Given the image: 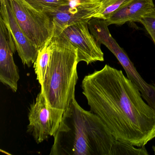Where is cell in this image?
<instances>
[{
  "instance_id": "cell-3",
  "label": "cell",
  "mask_w": 155,
  "mask_h": 155,
  "mask_svg": "<svg viewBox=\"0 0 155 155\" xmlns=\"http://www.w3.org/2000/svg\"><path fill=\"white\" fill-rule=\"evenodd\" d=\"M53 50L41 90L49 107L65 110L75 97L78 81V51L54 29Z\"/></svg>"
},
{
  "instance_id": "cell-10",
  "label": "cell",
  "mask_w": 155,
  "mask_h": 155,
  "mask_svg": "<svg viewBox=\"0 0 155 155\" xmlns=\"http://www.w3.org/2000/svg\"><path fill=\"white\" fill-rule=\"evenodd\" d=\"M107 48L114 54L126 71L127 78L137 87L144 100L155 109V85L149 84L138 72L127 53L114 41Z\"/></svg>"
},
{
  "instance_id": "cell-15",
  "label": "cell",
  "mask_w": 155,
  "mask_h": 155,
  "mask_svg": "<svg viewBox=\"0 0 155 155\" xmlns=\"http://www.w3.org/2000/svg\"><path fill=\"white\" fill-rule=\"evenodd\" d=\"M30 6L37 10L50 12L58 7L70 4L68 0H24Z\"/></svg>"
},
{
  "instance_id": "cell-14",
  "label": "cell",
  "mask_w": 155,
  "mask_h": 155,
  "mask_svg": "<svg viewBox=\"0 0 155 155\" xmlns=\"http://www.w3.org/2000/svg\"><path fill=\"white\" fill-rule=\"evenodd\" d=\"M149 155L145 147L135 148V146L115 140L112 147L111 155Z\"/></svg>"
},
{
  "instance_id": "cell-13",
  "label": "cell",
  "mask_w": 155,
  "mask_h": 155,
  "mask_svg": "<svg viewBox=\"0 0 155 155\" xmlns=\"http://www.w3.org/2000/svg\"><path fill=\"white\" fill-rule=\"evenodd\" d=\"M130 0H101V6L93 18L107 19L113 12L122 7Z\"/></svg>"
},
{
  "instance_id": "cell-16",
  "label": "cell",
  "mask_w": 155,
  "mask_h": 155,
  "mask_svg": "<svg viewBox=\"0 0 155 155\" xmlns=\"http://www.w3.org/2000/svg\"><path fill=\"white\" fill-rule=\"evenodd\" d=\"M139 22L144 26L155 45V10L142 17Z\"/></svg>"
},
{
  "instance_id": "cell-5",
  "label": "cell",
  "mask_w": 155,
  "mask_h": 155,
  "mask_svg": "<svg viewBox=\"0 0 155 155\" xmlns=\"http://www.w3.org/2000/svg\"><path fill=\"white\" fill-rule=\"evenodd\" d=\"M64 111L49 107L41 90L29 109L27 132L38 144L53 137L58 129Z\"/></svg>"
},
{
  "instance_id": "cell-4",
  "label": "cell",
  "mask_w": 155,
  "mask_h": 155,
  "mask_svg": "<svg viewBox=\"0 0 155 155\" xmlns=\"http://www.w3.org/2000/svg\"><path fill=\"white\" fill-rule=\"evenodd\" d=\"M18 24L30 42L39 50L52 38L55 26L50 16L33 8L24 0H8Z\"/></svg>"
},
{
  "instance_id": "cell-6",
  "label": "cell",
  "mask_w": 155,
  "mask_h": 155,
  "mask_svg": "<svg viewBox=\"0 0 155 155\" xmlns=\"http://www.w3.org/2000/svg\"><path fill=\"white\" fill-rule=\"evenodd\" d=\"M59 32L77 49L78 62L84 61L88 65L96 61H104V53L101 45L91 33L88 22L75 23Z\"/></svg>"
},
{
  "instance_id": "cell-11",
  "label": "cell",
  "mask_w": 155,
  "mask_h": 155,
  "mask_svg": "<svg viewBox=\"0 0 155 155\" xmlns=\"http://www.w3.org/2000/svg\"><path fill=\"white\" fill-rule=\"evenodd\" d=\"M153 0H130L110 16L106 21L108 26L139 22L143 16L155 10Z\"/></svg>"
},
{
  "instance_id": "cell-19",
  "label": "cell",
  "mask_w": 155,
  "mask_h": 155,
  "mask_svg": "<svg viewBox=\"0 0 155 155\" xmlns=\"http://www.w3.org/2000/svg\"></svg>"
},
{
  "instance_id": "cell-9",
  "label": "cell",
  "mask_w": 155,
  "mask_h": 155,
  "mask_svg": "<svg viewBox=\"0 0 155 155\" xmlns=\"http://www.w3.org/2000/svg\"><path fill=\"white\" fill-rule=\"evenodd\" d=\"M101 2L96 4L73 6L69 4L61 6L47 12L53 21L55 29L61 31L70 25L81 22H88L97 13Z\"/></svg>"
},
{
  "instance_id": "cell-7",
  "label": "cell",
  "mask_w": 155,
  "mask_h": 155,
  "mask_svg": "<svg viewBox=\"0 0 155 155\" xmlns=\"http://www.w3.org/2000/svg\"><path fill=\"white\" fill-rule=\"evenodd\" d=\"M16 51L11 35L0 17V81L14 92L18 90L20 79L18 68L13 58Z\"/></svg>"
},
{
  "instance_id": "cell-2",
  "label": "cell",
  "mask_w": 155,
  "mask_h": 155,
  "mask_svg": "<svg viewBox=\"0 0 155 155\" xmlns=\"http://www.w3.org/2000/svg\"><path fill=\"white\" fill-rule=\"evenodd\" d=\"M50 155H111L115 138L96 114L74 97L64 111Z\"/></svg>"
},
{
  "instance_id": "cell-1",
  "label": "cell",
  "mask_w": 155,
  "mask_h": 155,
  "mask_svg": "<svg viewBox=\"0 0 155 155\" xmlns=\"http://www.w3.org/2000/svg\"><path fill=\"white\" fill-rule=\"evenodd\" d=\"M81 88L90 111L115 139L141 147L155 137V109L122 71L106 64L85 76Z\"/></svg>"
},
{
  "instance_id": "cell-8",
  "label": "cell",
  "mask_w": 155,
  "mask_h": 155,
  "mask_svg": "<svg viewBox=\"0 0 155 155\" xmlns=\"http://www.w3.org/2000/svg\"><path fill=\"white\" fill-rule=\"evenodd\" d=\"M0 17L13 39L19 56L24 65L31 67L39 50L30 42L16 21L8 0H0Z\"/></svg>"
},
{
  "instance_id": "cell-17",
  "label": "cell",
  "mask_w": 155,
  "mask_h": 155,
  "mask_svg": "<svg viewBox=\"0 0 155 155\" xmlns=\"http://www.w3.org/2000/svg\"><path fill=\"white\" fill-rule=\"evenodd\" d=\"M73 6L96 4L101 2V0H68Z\"/></svg>"
},
{
  "instance_id": "cell-18",
  "label": "cell",
  "mask_w": 155,
  "mask_h": 155,
  "mask_svg": "<svg viewBox=\"0 0 155 155\" xmlns=\"http://www.w3.org/2000/svg\"><path fill=\"white\" fill-rule=\"evenodd\" d=\"M152 148H153V151H154V154L155 155V146H153Z\"/></svg>"
},
{
  "instance_id": "cell-12",
  "label": "cell",
  "mask_w": 155,
  "mask_h": 155,
  "mask_svg": "<svg viewBox=\"0 0 155 155\" xmlns=\"http://www.w3.org/2000/svg\"><path fill=\"white\" fill-rule=\"evenodd\" d=\"M52 38V37L39 50L37 59L33 64L35 74L37 76V80L41 86L43 84L52 55L53 50Z\"/></svg>"
}]
</instances>
